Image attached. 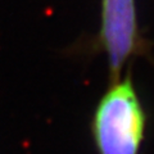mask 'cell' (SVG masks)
<instances>
[{
  "instance_id": "2",
  "label": "cell",
  "mask_w": 154,
  "mask_h": 154,
  "mask_svg": "<svg viewBox=\"0 0 154 154\" xmlns=\"http://www.w3.org/2000/svg\"><path fill=\"white\" fill-rule=\"evenodd\" d=\"M95 42L107 58L110 82L118 80L123 66L140 45L135 0H102Z\"/></svg>"
},
{
  "instance_id": "1",
  "label": "cell",
  "mask_w": 154,
  "mask_h": 154,
  "mask_svg": "<svg viewBox=\"0 0 154 154\" xmlns=\"http://www.w3.org/2000/svg\"><path fill=\"white\" fill-rule=\"evenodd\" d=\"M146 117L131 75L109 84L91 117L90 130L98 154H139Z\"/></svg>"
}]
</instances>
